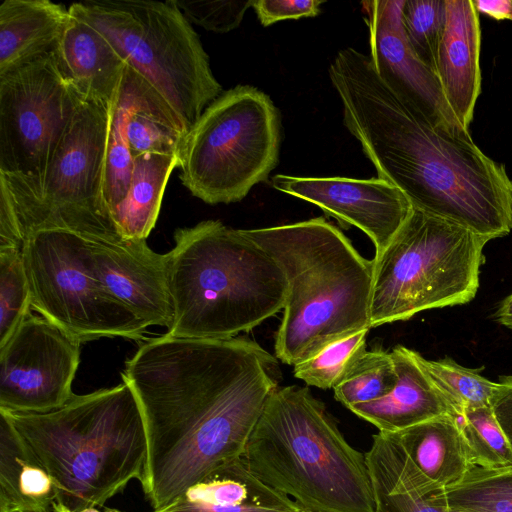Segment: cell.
I'll list each match as a JSON object with an SVG mask.
<instances>
[{
	"label": "cell",
	"mask_w": 512,
	"mask_h": 512,
	"mask_svg": "<svg viewBox=\"0 0 512 512\" xmlns=\"http://www.w3.org/2000/svg\"><path fill=\"white\" fill-rule=\"evenodd\" d=\"M277 358L256 341L145 339L122 380L142 413L147 458L143 491L162 507L220 465L242 457L271 393Z\"/></svg>",
	"instance_id": "6da1fadb"
},
{
	"label": "cell",
	"mask_w": 512,
	"mask_h": 512,
	"mask_svg": "<svg viewBox=\"0 0 512 512\" xmlns=\"http://www.w3.org/2000/svg\"><path fill=\"white\" fill-rule=\"evenodd\" d=\"M343 123L378 177L413 208L458 223L488 240L512 230V180L469 132L432 125L377 74L369 56L348 47L329 67Z\"/></svg>",
	"instance_id": "7a4b0ae2"
},
{
	"label": "cell",
	"mask_w": 512,
	"mask_h": 512,
	"mask_svg": "<svg viewBox=\"0 0 512 512\" xmlns=\"http://www.w3.org/2000/svg\"><path fill=\"white\" fill-rule=\"evenodd\" d=\"M281 267L288 295L275 335L277 359L287 365L371 326L374 260L323 217L242 229Z\"/></svg>",
	"instance_id": "3957f363"
},
{
	"label": "cell",
	"mask_w": 512,
	"mask_h": 512,
	"mask_svg": "<svg viewBox=\"0 0 512 512\" xmlns=\"http://www.w3.org/2000/svg\"><path fill=\"white\" fill-rule=\"evenodd\" d=\"M166 253L176 338L236 337L283 310L288 282L279 264L242 229L205 220L174 232Z\"/></svg>",
	"instance_id": "277c9868"
},
{
	"label": "cell",
	"mask_w": 512,
	"mask_h": 512,
	"mask_svg": "<svg viewBox=\"0 0 512 512\" xmlns=\"http://www.w3.org/2000/svg\"><path fill=\"white\" fill-rule=\"evenodd\" d=\"M8 414L53 477L56 502L70 512L101 507L132 479H143L146 431L124 380L47 413Z\"/></svg>",
	"instance_id": "5b68a950"
},
{
	"label": "cell",
	"mask_w": 512,
	"mask_h": 512,
	"mask_svg": "<svg viewBox=\"0 0 512 512\" xmlns=\"http://www.w3.org/2000/svg\"><path fill=\"white\" fill-rule=\"evenodd\" d=\"M243 458L251 473L306 512H374L365 454L353 448L308 387H277Z\"/></svg>",
	"instance_id": "8992f818"
},
{
	"label": "cell",
	"mask_w": 512,
	"mask_h": 512,
	"mask_svg": "<svg viewBox=\"0 0 512 512\" xmlns=\"http://www.w3.org/2000/svg\"><path fill=\"white\" fill-rule=\"evenodd\" d=\"M69 10L114 45L187 133L223 92L199 36L174 0H87Z\"/></svg>",
	"instance_id": "52a82bcc"
},
{
	"label": "cell",
	"mask_w": 512,
	"mask_h": 512,
	"mask_svg": "<svg viewBox=\"0 0 512 512\" xmlns=\"http://www.w3.org/2000/svg\"><path fill=\"white\" fill-rule=\"evenodd\" d=\"M488 241L458 223L413 208L373 258L371 326L470 302L479 288Z\"/></svg>",
	"instance_id": "ba28073f"
},
{
	"label": "cell",
	"mask_w": 512,
	"mask_h": 512,
	"mask_svg": "<svg viewBox=\"0 0 512 512\" xmlns=\"http://www.w3.org/2000/svg\"><path fill=\"white\" fill-rule=\"evenodd\" d=\"M281 138L271 98L256 87L237 85L210 103L186 134L179 178L207 204L239 202L277 166Z\"/></svg>",
	"instance_id": "9c48e42d"
},
{
	"label": "cell",
	"mask_w": 512,
	"mask_h": 512,
	"mask_svg": "<svg viewBox=\"0 0 512 512\" xmlns=\"http://www.w3.org/2000/svg\"><path fill=\"white\" fill-rule=\"evenodd\" d=\"M31 310L78 341L144 340L147 326L112 297L95 271L89 239L59 229L29 235L23 246Z\"/></svg>",
	"instance_id": "30bf717a"
},
{
	"label": "cell",
	"mask_w": 512,
	"mask_h": 512,
	"mask_svg": "<svg viewBox=\"0 0 512 512\" xmlns=\"http://www.w3.org/2000/svg\"><path fill=\"white\" fill-rule=\"evenodd\" d=\"M81 101L53 52L0 75V172L40 178Z\"/></svg>",
	"instance_id": "8fae6325"
},
{
	"label": "cell",
	"mask_w": 512,
	"mask_h": 512,
	"mask_svg": "<svg viewBox=\"0 0 512 512\" xmlns=\"http://www.w3.org/2000/svg\"><path fill=\"white\" fill-rule=\"evenodd\" d=\"M80 346L48 319L29 312L0 346V409L47 413L64 406L75 395Z\"/></svg>",
	"instance_id": "7c38bea8"
},
{
	"label": "cell",
	"mask_w": 512,
	"mask_h": 512,
	"mask_svg": "<svg viewBox=\"0 0 512 512\" xmlns=\"http://www.w3.org/2000/svg\"><path fill=\"white\" fill-rule=\"evenodd\" d=\"M272 186L310 202L342 226H355L373 242L375 256L389 244L413 211L408 197L381 178L297 177L277 174Z\"/></svg>",
	"instance_id": "4fadbf2b"
},
{
	"label": "cell",
	"mask_w": 512,
	"mask_h": 512,
	"mask_svg": "<svg viewBox=\"0 0 512 512\" xmlns=\"http://www.w3.org/2000/svg\"><path fill=\"white\" fill-rule=\"evenodd\" d=\"M404 2H362L372 65L381 79L432 125L451 132H469L452 115L432 69L411 48L402 23Z\"/></svg>",
	"instance_id": "5bb4252c"
},
{
	"label": "cell",
	"mask_w": 512,
	"mask_h": 512,
	"mask_svg": "<svg viewBox=\"0 0 512 512\" xmlns=\"http://www.w3.org/2000/svg\"><path fill=\"white\" fill-rule=\"evenodd\" d=\"M93 265L107 292L147 327H169L173 311L168 287L167 256L145 239H89Z\"/></svg>",
	"instance_id": "9a60e30c"
},
{
	"label": "cell",
	"mask_w": 512,
	"mask_h": 512,
	"mask_svg": "<svg viewBox=\"0 0 512 512\" xmlns=\"http://www.w3.org/2000/svg\"><path fill=\"white\" fill-rule=\"evenodd\" d=\"M481 28L473 0H445L434 74L459 125L469 131L481 92Z\"/></svg>",
	"instance_id": "2e32d148"
},
{
	"label": "cell",
	"mask_w": 512,
	"mask_h": 512,
	"mask_svg": "<svg viewBox=\"0 0 512 512\" xmlns=\"http://www.w3.org/2000/svg\"><path fill=\"white\" fill-rule=\"evenodd\" d=\"M69 12L68 23L53 51L57 66L83 101L109 111L126 62L99 30Z\"/></svg>",
	"instance_id": "e0dca14e"
},
{
	"label": "cell",
	"mask_w": 512,
	"mask_h": 512,
	"mask_svg": "<svg viewBox=\"0 0 512 512\" xmlns=\"http://www.w3.org/2000/svg\"><path fill=\"white\" fill-rule=\"evenodd\" d=\"M365 458L374 512H449L444 486L416 467L394 433L375 434Z\"/></svg>",
	"instance_id": "ac0fdd59"
},
{
	"label": "cell",
	"mask_w": 512,
	"mask_h": 512,
	"mask_svg": "<svg viewBox=\"0 0 512 512\" xmlns=\"http://www.w3.org/2000/svg\"><path fill=\"white\" fill-rule=\"evenodd\" d=\"M152 512H302V509L254 476L242 456L220 465Z\"/></svg>",
	"instance_id": "d6986e66"
},
{
	"label": "cell",
	"mask_w": 512,
	"mask_h": 512,
	"mask_svg": "<svg viewBox=\"0 0 512 512\" xmlns=\"http://www.w3.org/2000/svg\"><path fill=\"white\" fill-rule=\"evenodd\" d=\"M397 382L384 397L349 410L378 428L396 433L427 420L455 413L437 390L418 360V352L403 345L391 351Z\"/></svg>",
	"instance_id": "ffe728a7"
},
{
	"label": "cell",
	"mask_w": 512,
	"mask_h": 512,
	"mask_svg": "<svg viewBox=\"0 0 512 512\" xmlns=\"http://www.w3.org/2000/svg\"><path fill=\"white\" fill-rule=\"evenodd\" d=\"M69 8L49 0H4L0 5V75L52 53Z\"/></svg>",
	"instance_id": "44dd1931"
},
{
	"label": "cell",
	"mask_w": 512,
	"mask_h": 512,
	"mask_svg": "<svg viewBox=\"0 0 512 512\" xmlns=\"http://www.w3.org/2000/svg\"><path fill=\"white\" fill-rule=\"evenodd\" d=\"M57 492L47 468L0 409V512H51Z\"/></svg>",
	"instance_id": "7402d4cb"
},
{
	"label": "cell",
	"mask_w": 512,
	"mask_h": 512,
	"mask_svg": "<svg viewBox=\"0 0 512 512\" xmlns=\"http://www.w3.org/2000/svg\"><path fill=\"white\" fill-rule=\"evenodd\" d=\"M156 93L139 73L126 64L117 95L109 110L103 180V198L109 213L123 201L131 181L134 157L127 139L128 121L132 113Z\"/></svg>",
	"instance_id": "603a6c76"
},
{
	"label": "cell",
	"mask_w": 512,
	"mask_h": 512,
	"mask_svg": "<svg viewBox=\"0 0 512 512\" xmlns=\"http://www.w3.org/2000/svg\"><path fill=\"white\" fill-rule=\"evenodd\" d=\"M394 434L416 467L444 487L460 480L471 465L453 415L439 416Z\"/></svg>",
	"instance_id": "cb8c5ba5"
},
{
	"label": "cell",
	"mask_w": 512,
	"mask_h": 512,
	"mask_svg": "<svg viewBox=\"0 0 512 512\" xmlns=\"http://www.w3.org/2000/svg\"><path fill=\"white\" fill-rule=\"evenodd\" d=\"M178 166L177 154L146 153L134 156L127 194L110 211L124 239H147L158 219L170 175Z\"/></svg>",
	"instance_id": "d4e9b609"
},
{
	"label": "cell",
	"mask_w": 512,
	"mask_h": 512,
	"mask_svg": "<svg viewBox=\"0 0 512 512\" xmlns=\"http://www.w3.org/2000/svg\"><path fill=\"white\" fill-rule=\"evenodd\" d=\"M449 509L512 512V464L496 468L470 465L457 482L443 487Z\"/></svg>",
	"instance_id": "484cf974"
},
{
	"label": "cell",
	"mask_w": 512,
	"mask_h": 512,
	"mask_svg": "<svg viewBox=\"0 0 512 512\" xmlns=\"http://www.w3.org/2000/svg\"><path fill=\"white\" fill-rule=\"evenodd\" d=\"M418 360L437 390L453 409L455 416L465 411L490 406L497 388L492 382L472 369L465 368L446 357L428 360L418 354Z\"/></svg>",
	"instance_id": "4316f807"
},
{
	"label": "cell",
	"mask_w": 512,
	"mask_h": 512,
	"mask_svg": "<svg viewBox=\"0 0 512 512\" xmlns=\"http://www.w3.org/2000/svg\"><path fill=\"white\" fill-rule=\"evenodd\" d=\"M397 382L391 352L376 348L365 350L334 387V396L346 408L380 399Z\"/></svg>",
	"instance_id": "83f0119b"
},
{
	"label": "cell",
	"mask_w": 512,
	"mask_h": 512,
	"mask_svg": "<svg viewBox=\"0 0 512 512\" xmlns=\"http://www.w3.org/2000/svg\"><path fill=\"white\" fill-rule=\"evenodd\" d=\"M471 465L496 468L512 464V446L490 406L455 416Z\"/></svg>",
	"instance_id": "f1b7e54d"
},
{
	"label": "cell",
	"mask_w": 512,
	"mask_h": 512,
	"mask_svg": "<svg viewBox=\"0 0 512 512\" xmlns=\"http://www.w3.org/2000/svg\"><path fill=\"white\" fill-rule=\"evenodd\" d=\"M31 311L23 248L0 247V346Z\"/></svg>",
	"instance_id": "f546056e"
},
{
	"label": "cell",
	"mask_w": 512,
	"mask_h": 512,
	"mask_svg": "<svg viewBox=\"0 0 512 512\" xmlns=\"http://www.w3.org/2000/svg\"><path fill=\"white\" fill-rule=\"evenodd\" d=\"M369 329L335 341L293 366L294 376L308 386L334 389L353 362L366 350Z\"/></svg>",
	"instance_id": "4dcf8cb0"
},
{
	"label": "cell",
	"mask_w": 512,
	"mask_h": 512,
	"mask_svg": "<svg viewBox=\"0 0 512 512\" xmlns=\"http://www.w3.org/2000/svg\"><path fill=\"white\" fill-rule=\"evenodd\" d=\"M444 22L445 0H405L402 23L406 38L418 58L433 72Z\"/></svg>",
	"instance_id": "1f68e13d"
},
{
	"label": "cell",
	"mask_w": 512,
	"mask_h": 512,
	"mask_svg": "<svg viewBox=\"0 0 512 512\" xmlns=\"http://www.w3.org/2000/svg\"><path fill=\"white\" fill-rule=\"evenodd\" d=\"M174 2L190 23L215 33H227L240 25L253 0Z\"/></svg>",
	"instance_id": "d6a6232c"
},
{
	"label": "cell",
	"mask_w": 512,
	"mask_h": 512,
	"mask_svg": "<svg viewBox=\"0 0 512 512\" xmlns=\"http://www.w3.org/2000/svg\"><path fill=\"white\" fill-rule=\"evenodd\" d=\"M321 0H253L252 7L260 23L267 27L278 21L315 17Z\"/></svg>",
	"instance_id": "836d02e7"
},
{
	"label": "cell",
	"mask_w": 512,
	"mask_h": 512,
	"mask_svg": "<svg viewBox=\"0 0 512 512\" xmlns=\"http://www.w3.org/2000/svg\"><path fill=\"white\" fill-rule=\"evenodd\" d=\"M21 234L11 198L5 188L0 186V247L23 248Z\"/></svg>",
	"instance_id": "e575fe53"
},
{
	"label": "cell",
	"mask_w": 512,
	"mask_h": 512,
	"mask_svg": "<svg viewBox=\"0 0 512 512\" xmlns=\"http://www.w3.org/2000/svg\"><path fill=\"white\" fill-rule=\"evenodd\" d=\"M490 407L501 429L512 446V376L497 382Z\"/></svg>",
	"instance_id": "d590c367"
},
{
	"label": "cell",
	"mask_w": 512,
	"mask_h": 512,
	"mask_svg": "<svg viewBox=\"0 0 512 512\" xmlns=\"http://www.w3.org/2000/svg\"><path fill=\"white\" fill-rule=\"evenodd\" d=\"M478 12L496 20L512 21V0H473Z\"/></svg>",
	"instance_id": "8d00e7d4"
},
{
	"label": "cell",
	"mask_w": 512,
	"mask_h": 512,
	"mask_svg": "<svg viewBox=\"0 0 512 512\" xmlns=\"http://www.w3.org/2000/svg\"><path fill=\"white\" fill-rule=\"evenodd\" d=\"M497 321L512 330V294L506 297L496 312Z\"/></svg>",
	"instance_id": "74e56055"
},
{
	"label": "cell",
	"mask_w": 512,
	"mask_h": 512,
	"mask_svg": "<svg viewBox=\"0 0 512 512\" xmlns=\"http://www.w3.org/2000/svg\"><path fill=\"white\" fill-rule=\"evenodd\" d=\"M52 512H70V511L67 510L65 507H63L62 505H60L59 503L55 502L53 504ZM80 512H100V511L96 507H91V508L84 509Z\"/></svg>",
	"instance_id": "f35d334b"
},
{
	"label": "cell",
	"mask_w": 512,
	"mask_h": 512,
	"mask_svg": "<svg viewBox=\"0 0 512 512\" xmlns=\"http://www.w3.org/2000/svg\"><path fill=\"white\" fill-rule=\"evenodd\" d=\"M449 512H462V511H458V510H454V509H449Z\"/></svg>",
	"instance_id": "ab89813d"
},
{
	"label": "cell",
	"mask_w": 512,
	"mask_h": 512,
	"mask_svg": "<svg viewBox=\"0 0 512 512\" xmlns=\"http://www.w3.org/2000/svg\"><path fill=\"white\" fill-rule=\"evenodd\" d=\"M302 512H306V511H303V510H302Z\"/></svg>",
	"instance_id": "60d3db41"
}]
</instances>
